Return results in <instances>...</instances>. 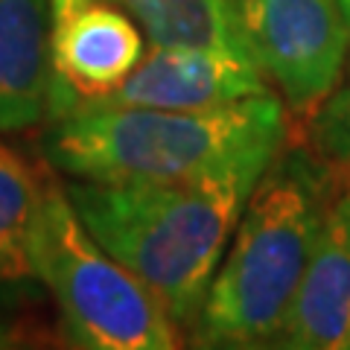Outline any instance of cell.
Wrapping results in <instances>:
<instances>
[{
	"mask_svg": "<svg viewBox=\"0 0 350 350\" xmlns=\"http://www.w3.org/2000/svg\"><path fill=\"white\" fill-rule=\"evenodd\" d=\"M278 152L181 181H64V193L108 254L155 295L178 330H193L239 213Z\"/></svg>",
	"mask_w": 350,
	"mask_h": 350,
	"instance_id": "cell-1",
	"label": "cell"
},
{
	"mask_svg": "<svg viewBox=\"0 0 350 350\" xmlns=\"http://www.w3.org/2000/svg\"><path fill=\"white\" fill-rule=\"evenodd\" d=\"M321 155L280 149L239 213L190 338L196 347H271L333 202Z\"/></svg>",
	"mask_w": 350,
	"mask_h": 350,
	"instance_id": "cell-2",
	"label": "cell"
},
{
	"mask_svg": "<svg viewBox=\"0 0 350 350\" xmlns=\"http://www.w3.org/2000/svg\"><path fill=\"white\" fill-rule=\"evenodd\" d=\"M286 103L271 91L216 108H85L47 120L41 158L79 181H181L280 152Z\"/></svg>",
	"mask_w": 350,
	"mask_h": 350,
	"instance_id": "cell-3",
	"label": "cell"
},
{
	"mask_svg": "<svg viewBox=\"0 0 350 350\" xmlns=\"http://www.w3.org/2000/svg\"><path fill=\"white\" fill-rule=\"evenodd\" d=\"M32 266L53 295L64 342L85 350H172L181 330L144 283L85 228L64 184L44 178Z\"/></svg>",
	"mask_w": 350,
	"mask_h": 350,
	"instance_id": "cell-4",
	"label": "cell"
},
{
	"mask_svg": "<svg viewBox=\"0 0 350 350\" xmlns=\"http://www.w3.org/2000/svg\"><path fill=\"white\" fill-rule=\"evenodd\" d=\"M243 24L266 79L283 103L315 114L350 62V27L338 0H239Z\"/></svg>",
	"mask_w": 350,
	"mask_h": 350,
	"instance_id": "cell-5",
	"label": "cell"
},
{
	"mask_svg": "<svg viewBox=\"0 0 350 350\" xmlns=\"http://www.w3.org/2000/svg\"><path fill=\"white\" fill-rule=\"evenodd\" d=\"M50 108L47 120L120 85L146 53L140 27L111 0H50Z\"/></svg>",
	"mask_w": 350,
	"mask_h": 350,
	"instance_id": "cell-6",
	"label": "cell"
},
{
	"mask_svg": "<svg viewBox=\"0 0 350 350\" xmlns=\"http://www.w3.org/2000/svg\"><path fill=\"white\" fill-rule=\"evenodd\" d=\"M269 91L251 53L213 47H146L120 85L73 108H216ZM70 114V111H68ZM64 117V114H62Z\"/></svg>",
	"mask_w": 350,
	"mask_h": 350,
	"instance_id": "cell-7",
	"label": "cell"
},
{
	"mask_svg": "<svg viewBox=\"0 0 350 350\" xmlns=\"http://www.w3.org/2000/svg\"><path fill=\"white\" fill-rule=\"evenodd\" d=\"M271 347L350 350V187L333 193L298 292Z\"/></svg>",
	"mask_w": 350,
	"mask_h": 350,
	"instance_id": "cell-8",
	"label": "cell"
},
{
	"mask_svg": "<svg viewBox=\"0 0 350 350\" xmlns=\"http://www.w3.org/2000/svg\"><path fill=\"white\" fill-rule=\"evenodd\" d=\"M50 0H0V131L47 123Z\"/></svg>",
	"mask_w": 350,
	"mask_h": 350,
	"instance_id": "cell-9",
	"label": "cell"
},
{
	"mask_svg": "<svg viewBox=\"0 0 350 350\" xmlns=\"http://www.w3.org/2000/svg\"><path fill=\"white\" fill-rule=\"evenodd\" d=\"M32 163L0 140V304H18L38 292L32 266V225L44 193Z\"/></svg>",
	"mask_w": 350,
	"mask_h": 350,
	"instance_id": "cell-10",
	"label": "cell"
},
{
	"mask_svg": "<svg viewBox=\"0 0 350 350\" xmlns=\"http://www.w3.org/2000/svg\"><path fill=\"white\" fill-rule=\"evenodd\" d=\"M140 27L146 47L251 53L239 0H111ZM254 56V53H251Z\"/></svg>",
	"mask_w": 350,
	"mask_h": 350,
	"instance_id": "cell-11",
	"label": "cell"
},
{
	"mask_svg": "<svg viewBox=\"0 0 350 350\" xmlns=\"http://www.w3.org/2000/svg\"><path fill=\"white\" fill-rule=\"evenodd\" d=\"M315 152L333 167L350 170V85L336 88L312 114Z\"/></svg>",
	"mask_w": 350,
	"mask_h": 350,
	"instance_id": "cell-12",
	"label": "cell"
},
{
	"mask_svg": "<svg viewBox=\"0 0 350 350\" xmlns=\"http://www.w3.org/2000/svg\"><path fill=\"white\" fill-rule=\"evenodd\" d=\"M18 345H21V333L15 330L12 324L0 321V350L3 347H18Z\"/></svg>",
	"mask_w": 350,
	"mask_h": 350,
	"instance_id": "cell-13",
	"label": "cell"
},
{
	"mask_svg": "<svg viewBox=\"0 0 350 350\" xmlns=\"http://www.w3.org/2000/svg\"><path fill=\"white\" fill-rule=\"evenodd\" d=\"M342 3V9H345V18H347V27H350V0H338ZM347 68H350V62H347Z\"/></svg>",
	"mask_w": 350,
	"mask_h": 350,
	"instance_id": "cell-14",
	"label": "cell"
}]
</instances>
